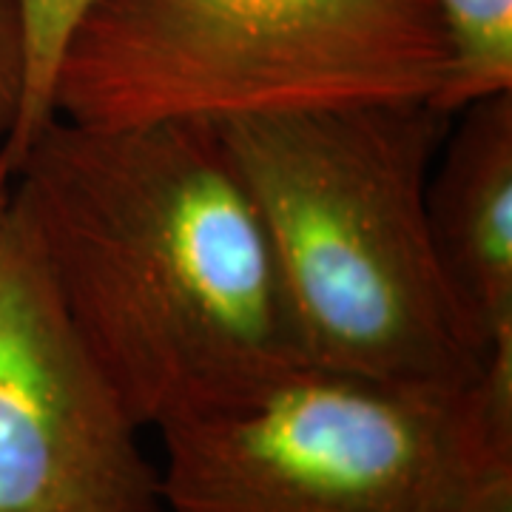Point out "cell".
Masks as SVG:
<instances>
[{
    "label": "cell",
    "mask_w": 512,
    "mask_h": 512,
    "mask_svg": "<svg viewBox=\"0 0 512 512\" xmlns=\"http://www.w3.org/2000/svg\"><path fill=\"white\" fill-rule=\"evenodd\" d=\"M12 202L140 427L163 430L311 367L217 126L52 117L15 163Z\"/></svg>",
    "instance_id": "6da1fadb"
},
{
    "label": "cell",
    "mask_w": 512,
    "mask_h": 512,
    "mask_svg": "<svg viewBox=\"0 0 512 512\" xmlns=\"http://www.w3.org/2000/svg\"><path fill=\"white\" fill-rule=\"evenodd\" d=\"M450 123L436 103L404 100L217 126L311 367L436 390L490 376L493 348L441 271L427 222Z\"/></svg>",
    "instance_id": "7a4b0ae2"
},
{
    "label": "cell",
    "mask_w": 512,
    "mask_h": 512,
    "mask_svg": "<svg viewBox=\"0 0 512 512\" xmlns=\"http://www.w3.org/2000/svg\"><path fill=\"white\" fill-rule=\"evenodd\" d=\"M450 72L436 0H89L57 60L52 114L222 126L436 103Z\"/></svg>",
    "instance_id": "3957f363"
},
{
    "label": "cell",
    "mask_w": 512,
    "mask_h": 512,
    "mask_svg": "<svg viewBox=\"0 0 512 512\" xmlns=\"http://www.w3.org/2000/svg\"><path fill=\"white\" fill-rule=\"evenodd\" d=\"M160 436L165 512H481L512 490V373L436 390L302 367Z\"/></svg>",
    "instance_id": "277c9868"
},
{
    "label": "cell",
    "mask_w": 512,
    "mask_h": 512,
    "mask_svg": "<svg viewBox=\"0 0 512 512\" xmlns=\"http://www.w3.org/2000/svg\"><path fill=\"white\" fill-rule=\"evenodd\" d=\"M0 512H165L140 421L63 311L26 220H0Z\"/></svg>",
    "instance_id": "5b68a950"
},
{
    "label": "cell",
    "mask_w": 512,
    "mask_h": 512,
    "mask_svg": "<svg viewBox=\"0 0 512 512\" xmlns=\"http://www.w3.org/2000/svg\"><path fill=\"white\" fill-rule=\"evenodd\" d=\"M427 222L495 367L512 370V92L453 114L427 180Z\"/></svg>",
    "instance_id": "8992f818"
},
{
    "label": "cell",
    "mask_w": 512,
    "mask_h": 512,
    "mask_svg": "<svg viewBox=\"0 0 512 512\" xmlns=\"http://www.w3.org/2000/svg\"><path fill=\"white\" fill-rule=\"evenodd\" d=\"M453 49V72L436 106L450 114L512 92V0H436Z\"/></svg>",
    "instance_id": "52a82bcc"
},
{
    "label": "cell",
    "mask_w": 512,
    "mask_h": 512,
    "mask_svg": "<svg viewBox=\"0 0 512 512\" xmlns=\"http://www.w3.org/2000/svg\"><path fill=\"white\" fill-rule=\"evenodd\" d=\"M89 0H18L23 23V94L18 120L9 131L3 154L15 171L18 157L35 140L52 114V80L63 43L72 32L74 20Z\"/></svg>",
    "instance_id": "ba28073f"
},
{
    "label": "cell",
    "mask_w": 512,
    "mask_h": 512,
    "mask_svg": "<svg viewBox=\"0 0 512 512\" xmlns=\"http://www.w3.org/2000/svg\"><path fill=\"white\" fill-rule=\"evenodd\" d=\"M23 94V23L18 0H0V146L18 120Z\"/></svg>",
    "instance_id": "9c48e42d"
},
{
    "label": "cell",
    "mask_w": 512,
    "mask_h": 512,
    "mask_svg": "<svg viewBox=\"0 0 512 512\" xmlns=\"http://www.w3.org/2000/svg\"><path fill=\"white\" fill-rule=\"evenodd\" d=\"M12 183H15V171H12V165H9L3 148H0V220H3L9 197H12Z\"/></svg>",
    "instance_id": "30bf717a"
},
{
    "label": "cell",
    "mask_w": 512,
    "mask_h": 512,
    "mask_svg": "<svg viewBox=\"0 0 512 512\" xmlns=\"http://www.w3.org/2000/svg\"><path fill=\"white\" fill-rule=\"evenodd\" d=\"M481 512H512V490H504V493L495 495L493 501Z\"/></svg>",
    "instance_id": "8fae6325"
}]
</instances>
